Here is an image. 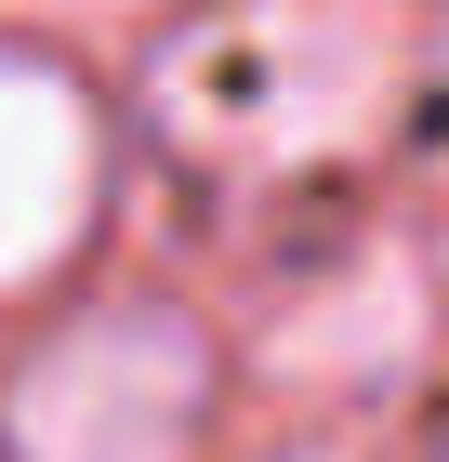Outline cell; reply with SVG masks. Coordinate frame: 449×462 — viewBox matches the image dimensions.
I'll list each match as a JSON object with an SVG mask.
<instances>
[{
    "label": "cell",
    "mask_w": 449,
    "mask_h": 462,
    "mask_svg": "<svg viewBox=\"0 0 449 462\" xmlns=\"http://www.w3.org/2000/svg\"><path fill=\"white\" fill-rule=\"evenodd\" d=\"M383 67H397L383 0H239L199 40H173L159 106L199 145H225V159H291V145L357 133Z\"/></svg>",
    "instance_id": "obj_1"
},
{
    "label": "cell",
    "mask_w": 449,
    "mask_h": 462,
    "mask_svg": "<svg viewBox=\"0 0 449 462\" xmlns=\"http://www.w3.org/2000/svg\"><path fill=\"white\" fill-rule=\"evenodd\" d=\"M93 212V119L53 67H0V291H27Z\"/></svg>",
    "instance_id": "obj_3"
},
{
    "label": "cell",
    "mask_w": 449,
    "mask_h": 462,
    "mask_svg": "<svg viewBox=\"0 0 449 462\" xmlns=\"http://www.w3.org/2000/svg\"><path fill=\"white\" fill-rule=\"evenodd\" d=\"M383 356H410V278H357V304L331 318H291L277 330V370H383Z\"/></svg>",
    "instance_id": "obj_4"
},
{
    "label": "cell",
    "mask_w": 449,
    "mask_h": 462,
    "mask_svg": "<svg viewBox=\"0 0 449 462\" xmlns=\"http://www.w3.org/2000/svg\"><path fill=\"white\" fill-rule=\"evenodd\" d=\"M185 436H199V330L159 318V304L80 318L14 383V449L27 462H185Z\"/></svg>",
    "instance_id": "obj_2"
}]
</instances>
